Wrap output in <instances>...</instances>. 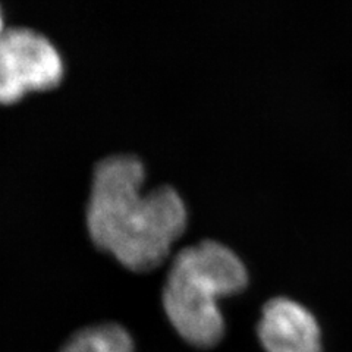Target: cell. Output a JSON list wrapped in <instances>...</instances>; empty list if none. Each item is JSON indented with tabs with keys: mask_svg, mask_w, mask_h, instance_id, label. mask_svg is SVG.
Listing matches in <instances>:
<instances>
[{
	"mask_svg": "<svg viewBox=\"0 0 352 352\" xmlns=\"http://www.w3.org/2000/svg\"><path fill=\"white\" fill-rule=\"evenodd\" d=\"M59 352H134V340L125 327L102 323L78 330Z\"/></svg>",
	"mask_w": 352,
	"mask_h": 352,
	"instance_id": "obj_5",
	"label": "cell"
},
{
	"mask_svg": "<svg viewBox=\"0 0 352 352\" xmlns=\"http://www.w3.org/2000/svg\"><path fill=\"white\" fill-rule=\"evenodd\" d=\"M247 283L248 272L236 252L222 242L204 239L175 256L163 288L164 311L184 340L212 348L225 333L217 300L241 292Z\"/></svg>",
	"mask_w": 352,
	"mask_h": 352,
	"instance_id": "obj_2",
	"label": "cell"
},
{
	"mask_svg": "<svg viewBox=\"0 0 352 352\" xmlns=\"http://www.w3.org/2000/svg\"><path fill=\"white\" fill-rule=\"evenodd\" d=\"M63 62L52 41L36 30L8 28L0 36V103L59 85Z\"/></svg>",
	"mask_w": 352,
	"mask_h": 352,
	"instance_id": "obj_3",
	"label": "cell"
},
{
	"mask_svg": "<svg viewBox=\"0 0 352 352\" xmlns=\"http://www.w3.org/2000/svg\"><path fill=\"white\" fill-rule=\"evenodd\" d=\"M3 31H5V27H3V16H2V12H0V36H2Z\"/></svg>",
	"mask_w": 352,
	"mask_h": 352,
	"instance_id": "obj_6",
	"label": "cell"
},
{
	"mask_svg": "<svg viewBox=\"0 0 352 352\" xmlns=\"http://www.w3.org/2000/svg\"><path fill=\"white\" fill-rule=\"evenodd\" d=\"M144 163L112 154L96 164L87 228L94 244L131 270L147 272L166 258L186 226V207L170 185L142 192Z\"/></svg>",
	"mask_w": 352,
	"mask_h": 352,
	"instance_id": "obj_1",
	"label": "cell"
},
{
	"mask_svg": "<svg viewBox=\"0 0 352 352\" xmlns=\"http://www.w3.org/2000/svg\"><path fill=\"white\" fill-rule=\"evenodd\" d=\"M257 333L266 352H322V330L314 314L286 296L264 304Z\"/></svg>",
	"mask_w": 352,
	"mask_h": 352,
	"instance_id": "obj_4",
	"label": "cell"
}]
</instances>
